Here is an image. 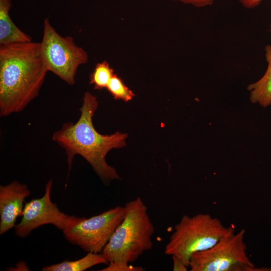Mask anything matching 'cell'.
<instances>
[{"label": "cell", "mask_w": 271, "mask_h": 271, "mask_svg": "<svg viewBox=\"0 0 271 271\" xmlns=\"http://www.w3.org/2000/svg\"><path fill=\"white\" fill-rule=\"evenodd\" d=\"M48 72L40 42L0 45V115L22 111L38 96Z\"/></svg>", "instance_id": "1"}, {"label": "cell", "mask_w": 271, "mask_h": 271, "mask_svg": "<svg viewBox=\"0 0 271 271\" xmlns=\"http://www.w3.org/2000/svg\"><path fill=\"white\" fill-rule=\"evenodd\" d=\"M98 106L97 98L86 92L78 121L63 124L60 129L54 132L52 139L65 150L69 173L73 158L78 154L90 164L102 179L109 182L120 178L116 169L107 163L106 156L111 149L125 146L127 134L119 132L111 135L99 133L92 122Z\"/></svg>", "instance_id": "2"}, {"label": "cell", "mask_w": 271, "mask_h": 271, "mask_svg": "<svg viewBox=\"0 0 271 271\" xmlns=\"http://www.w3.org/2000/svg\"><path fill=\"white\" fill-rule=\"evenodd\" d=\"M125 216L101 253L108 263H131L152 249L154 227L140 197L127 203Z\"/></svg>", "instance_id": "3"}, {"label": "cell", "mask_w": 271, "mask_h": 271, "mask_svg": "<svg viewBox=\"0 0 271 271\" xmlns=\"http://www.w3.org/2000/svg\"><path fill=\"white\" fill-rule=\"evenodd\" d=\"M227 229L218 218L207 213L183 215L175 226L165 254L178 257L189 267L191 256L213 246Z\"/></svg>", "instance_id": "4"}, {"label": "cell", "mask_w": 271, "mask_h": 271, "mask_svg": "<svg viewBox=\"0 0 271 271\" xmlns=\"http://www.w3.org/2000/svg\"><path fill=\"white\" fill-rule=\"evenodd\" d=\"M245 231L235 233L233 224L213 246L194 253L189 268L191 271H254L258 270L247 254L244 241Z\"/></svg>", "instance_id": "5"}, {"label": "cell", "mask_w": 271, "mask_h": 271, "mask_svg": "<svg viewBox=\"0 0 271 271\" xmlns=\"http://www.w3.org/2000/svg\"><path fill=\"white\" fill-rule=\"evenodd\" d=\"M41 49L48 71L66 83H75L78 67L87 63L88 55L78 46L71 36L62 37L51 25L48 18L43 22Z\"/></svg>", "instance_id": "6"}, {"label": "cell", "mask_w": 271, "mask_h": 271, "mask_svg": "<svg viewBox=\"0 0 271 271\" xmlns=\"http://www.w3.org/2000/svg\"><path fill=\"white\" fill-rule=\"evenodd\" d=\"M125 206H117L99 215L83 218L63 231L65 238L88 252L101 253L113 233L122 221Z\"/></svg>", "instance_id": "7"}, {"label": "cell", "mask_w": 271, "mask_h": 271, "mask_svg": "<svg viewBox=\"0 0 271 271\" xmlns=\"http://www.w3.org/2000/svg\"><path fill=\"white\" fill-rule=\"evenodd\" d=\"M52 185L53 181L50 180L45 185V193L42 197L33 199L25 204L21 220L14 227L18 236L25 238L33 230L45 224H52L64 231L72 227L83 218L61 212L56 204L52 202Z\"/></svg>", "instance_id": "8"}, {"label": "cell", "mask_w": 271, "mask_h": 271, "mask_svg": "<svg viewBox=\"0 0 271 271\" xmlns=\"http://www.w3.org/2000/svg\"><path fill=\"white\" fill-rule=\"evenodd\" d=\"M31 194L27 185L13 181L0 186V234L15 227L17 218L22 215L24 202Z\"/></svg>", "instance_id": "9"}, {"label": "cell", "mask_w": 271, "mask_h": 271, "mask_svg": "<svg viewBox=\"0 0 271 271\" xmlns=\"http://www.w3.org/2000/svg\"><path fill=\"white\" fill-rule=\"evenodd\" d=\"M11 0H0V45L31 42V37L19 29L11 19Z\"/></svg>", "instance_id": "10"}, {"label": "cell", "mask_w": 271, "mask_h": 271, "mask_svg": "<svg viewBox=\"0 0 271 271\" xmlns=\"http://www.w3.org/2000/svg\"><path fill=\"white\" fill-rule=\"evenodd\" d=\"M264 50L268 64L266 71L258 81L249 85L247 89L251 102L266 108L271 105V45H266Z\"/></svg>", "instance_id": "11"}, {"label": "cell", "mask_w": 271, "mask_h": 271, "mask_svg": "<svg viewBox=\"0 0 271 271\" xmlns=\"http://www.w3.org/2000/svg\"><path fill=\"white\" fill-rule=\"evenodd\" d=\"M102 253L88 252L83 258L75 261L65 260L58 264L44 266L43 271H83L100 264L108 263Z\"/></svg>", "instance_id": "12"}, {"label": "cell", "mask_w": 271, "mask_h": 271, "mask_svg": "<svg viewBox=\"0 0 271 271\" xmlns=\"http://www.w3.org/2000/svg\"><path fill=\"white\" fill-rule=\"evenodd\" d=\"M114 74L113 69L107 61L98 63L90 75L89 83L93 85L94 89L96 90L106 88Z\"/></svg>", "instance_id": "13"}, {"label": "cell", "mask_w": 271, "mask_h": 271, "mask_svg": "<svg viewBox=\"0 0 271 271\" xmlns=\"http://www.w3.org/2000/svg\"><path fill=\"white\" fill-rule=\"evenodd\" d=\"M106 88L116 100L128 102L135 96V94L126 86L121 79L114 74L109 81Z\"/></svg>", "instance_id": "14"}, {"label": "cell", "mask_w": 271, "mask_h": 271, "mask_svg": "<svg viewBox=\"0 0 271 271\" xmlns=\"http://www.w3.org/2000/svg\"><path fill=\"white\" fill-rule=\"evenodd\" d=\"M141 267L129 265L128 263L121 262H110L107 267L102 269L103 271H143Z\"/></svg>", "instance_id": "15"}, {"label": "cell", "mask_w": 271, "mask_h": 271, "mask_svg": "<svg viewBox=\"0 0 271 271\" xmlns=\"http://www.w3.org/2000/svg\"><path fill=\"white\" fill-rule=\"evenodd\" d=\"M190 4L196 7H203L211 5L214 0H174Z\"/></svg>", "instance_id": "16"}, {"label": "cell", "mask_w": 271, "mask_h": 271, "mask_svg": "<svg viewBox=\"0 0 271 271\" xmlns=\"http://www.w3.org/2000/svg\"><path fill=\"white\" fill-rule=\"evenodd\" d=\"M173 270L186 271L189 268L180 258L173 256Z\"/></svg>", "instance_id": "17"}, {"label": "cell", "mask_w": 271, "mask_h": 271, "mask_svg": "<svg viewBox=\"0 0 271 271\" xmlns=\"http://www.w3.org/2000/svg\"><path fill=\"white\" fill-rule=\"evenodd\" d=\"M246 9H252L258 6L263 0H238Z\"/></svg>", "instance_id": "18"}, {"label": "cell", "mask_w": 271, "mask_h": 271, "mask_svg": "<svg viewBox=\"0 0 271 271\" xmlns=\"http://www.w3.org/2000/svg\"><path fill=\"white\" fill-rule=\"evenodd\" d=\"M270 33H271V25H270Z\"/></svg>", "instance_id": "19"}]
</instances>
